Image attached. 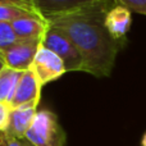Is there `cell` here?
Listing matches in <instances>:
<instances>
[{"mask_svg": "<svg viewBox=\"0 0 146 146\" xmlns=\"http://www.w3.org/2000/svg\"><path fill=\"white\" fill-rule=\"evenodd\" d=\"M117 3L114 0L48 21L60 28L76 45L82 56L83 72L98 78L111 74L117 55L127 44L115 40L105 27L106 13Z\"/></svg>", "mask_w": 146, "mask_h": 146, "instance_id": "6da1fadb", "label": "cell"}, {"mask_svg": "<svg viewBox=\"0 0 146 146\" xmlns=\"http://www.w3.org/2000/svg\"><path fill=\"white\" fill-rule=\"evenodd\" d=\"M25 139L33 146H66L67 133L54 111L38 109Z\"/></svg>", "mask_w": 146, "mask_h": 146, "instance_id": "7a4b0ae2", "label": "cell"}, {"mask_svg": "<svg viewBox=\"0 0 146 146\" xmlns=\"http://www.w3.org/2000/svg\"><path fill=\"white\" fill-rule=\"evenodd\" d=\"M42 46L54 51L63 60L67 72H83V60L80 51L60 28L49 23V28L42 37Z\"/></svg>", "mask_w": 146, "mask_h": 146, "instance_id": "3957f363", "label": "cell"}, {"mask_svg": "<svg viewBox=\"0 0 146 146\" xmlns=\"http://www.w3.org/2000/svg\"><path fill=\"white\" fill-rule=\"evenodd\" d=\"M114 0H32L38 14L46 21L72 13L82 12Z\"/></svg>", "mask_w": 146, "mask_h": 146, "instance_id": "277c9868", "label": "cell"}, {"mask_svg": "<svg viewBox=\"0 0 146 146\" xmlns=\"http://www.w3.org/2000/svg\"><path fill=\"white\" fill-rule=\"evenodd\" d=\"M41 45H42V38L17 40L12 46L3 51L7 67L21 72L28 71Z\"/></svg>", "mask_w": 146, "mask_h": 146, "instance_id": "5b68a950", "label": "cell"}, {"mask_svg": "<svg viewBox=\"0 0 146 146\" xmlns=\"http://www.w3.org/2000/svg\"><path fill=\"white\" fill-rule=\"evenodd\" d=\"M30 69H32V72L36 74L42 87L60 78L67 72L63 60L54 51L44 48L42 45L38 49Z\"/></svg>", "mask_w": 146, "mask_h": 146, "instance_id": "8992f818", "label": "cell"}, {"mask_svg": "<svg viewBox=\"0 0 146 146\" xmlns=\"http://www.w3.org/2000/svg\"><path fill=\"white\" fill-rule=\"evenodd\" d=\"M41 90H42V85L40 83L38 78L32 72V69H28L22 73V77L19 80L10 105L12 108H18L22 105L38 106L41 99Z\"/></svg>", "mask_w": 146, "mask_h": 146, "instance_id": "52a82bcc", "label": "cell"}, {"mask_svg": "<svg viewBox=\"0 0 146 146\" xmlns=\"http://www.w3.org/2000/svg\"><path fill=\"white\" fill-rule=\"evenodd\" d=\"M132 25V12L117 3L108 10L105 15V27L111 36L118 41H126L127 33Z\"/></svg>", "mask_w": 146, "mask_h": 146, "instance_id": "ba28073f", "label": "cell"}, {"mask_svg": "<svg viewBox=\"0 0 146 146\" xmlns=\"http://www.w3.org/2000/svg\"><path fill=\"white\" fill-rule=\"evenodd\" d=\"M36 113H37V105H22L18 108H13L9 126L4 133L15 139H25L26 133L35 121Z\"/></svg>", "mask_w": 146, "mask_h": 146, "instance_id": "9c48e42d", "label": "cell"}, {"mask_svg": "<svg viewBox=\"0 0 146 146\" xmlns=\"http://www.w3.org/2000/svg\"><path fill=\"white\" fill-rule=\"evenodd\" d=\"M13 31L17 40H27V38H42L46 30L49 28V22L42 17L33 15L25 17L12 22Z\"/></svg>", "mask_w": 146, "mask_h": 146, "instance_id": "30bf717a", "label": "cell"}, {"mask_svg": "<svg viewBox=\"0 0 146 146\" xmlns=\"http://www.w3.org/2000/svg\"><path fill=\"white\" fill-rule=\"evenodd\" d=\"M22 73L23 72L15 71L9 67L0 73V101L8 104L12 103Z\"/></svg>", "mask_w": 146, "mask_h": 146, "instance_id": "8fae6325", "label": "cell"}, {"mask_svg": "<svg viewBox=\"0 0 146 146\" xmlns=\"http://www.w3.org/2000/svg\"><path fill=\"white\" fill-rule=\"evenodd\" d=\"M33 15L41 17L36 10L32 9H26V8L18 7V5H0V21L1 22L12 23L19 18L33 17Z\"/></svg>", "mask_w": 146, "mask_h": 146, "instance_id": "7c38bea8", "label": "cell"}, {"mask_svg": "<svg viewBox=\"0 0 146 146\" xmlns=\"http://www.w3.org/2000/svg\"><path fill=\"white\" fill-rule=\"evenodd\" d=\"M17 41L15 33L13 31L12 23L0 21V51H4Z\"/></svg>", "mask_w": 146, "mask_h": 146, "instance_id": "4fadbf2b", "label": "cell"}, {"mask_svg": "<svg viewBox=\"0 0 146 146\" xmlns=\"http://www.w3.org/2000/svg\"><path fill=\"white\" fill-rule=\"evenodd\" d=\"M12 110H13V108L10 104L0 101V133L7 132L8 126H9Z\"/></svg>", "mask_w": 146, "mask_h": 146, "instance_id": "5bb4252c", "label": "cell"}, {"mask_svg": "<svg viewBox=\"0 0 146 146\" xmlns=\"http://www.w3.org/2000/svg\"><path fill=\"white\" fill-rule=\"evenodd\" d=\"M131 12L146 15V0H117Z\"/></svg>", "mask_w": 146, "mask_h": 146, "instance_id": "9a60e30c", "label": "cell"}, {"mask_svg": "<svg viewBox=\"0 0 146 146\" xmlns=\"http://www.w3.org/2000/svg\"><path fill=\"white\" fill-rule=\"evenodd\" d=\"M0 146H33L27 139H15L7 133H0Z\"/></svg>", "mask_w": 146, "mask_h": 146, "instance_id": "2e32d148", "label": "cell"}, {"mask_svg": "<svg viewBox=\"0 0 146 146\" xmlns=\"http://www.w3.org/2000/svg\"><path fill=\"white\" fill-rule=\"evenodd\" d=\"M0 5H18V7L26 8V9L36 10L32 4V0H0Z\"/></svg>", "mask_w": 146, "mask_h": 146, "instance_id": "e0dca14e", "label": "cell"}, {"mask_svg": "<svg viewBox=\"0 0 146 146\" xmlns=\"http://www.w3.org/2000/svg\"><path fill=\"white\" fill-rule=\"evenodd\" d=\"M5 68H7V62H5V58H4V53L0 51V73L4 71Z\"/></svg>", "mask_w": 146, "mask_h": 146, "instance_id": "ac0fdd59", "label": "cell"}, {"mask_svg": "<svg viewBox=\"0 0 146 146\" xmlns=\"http://www.w3.org/2000/svg\"><path fill=\"white\" fill-rule=\"evenodd\" d=\"M141 146H146V132L144 133V136H142V139H141Z\"/></svg>", "mask_w": 146, "mask_h": 146, "instance_id": "d6986e66", "label": "cell"}]
</instances>
